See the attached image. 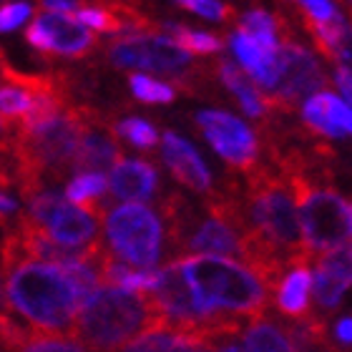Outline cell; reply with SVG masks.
<instances>
[{
	"label": "cell",
	"mask_w": 352,
	"mask_h": 352,
	"mask_svg": "<svg viewBox=\"0 0 352 352\" xmlns=\"http://www.w3.org/2000/svg\"><path fill=\"white\" fill-rule=\"evenodd\" d=\"M162 327H166V320L151 294L98 287L78 309L71 340L91 352H116L133 338Z\"/></svg>",
	"instance_id": "cell-1"
},
{
	"label": "cell",
	"mask_w": 352,
	"mask_h": 352,
	"mask_svg": "<svg viewBox=\"0 0 352 352\" xmlns=\"http://www.w3.org/2000/svg\"><path fill=\"white\" fill-rule=\"evenodd\" d=\"M194 300L212 317L262 320L270 307V287L247 267L221 257L176 259Z\"/></svg>",
	"instance_id": "cell-2"
},
{
	"label": "cell",
	"mask_w": 352,
	"mask_h": 352,
	"mask_svg": "<svg viewBox=\"0 0 352 352\" xmlns=\"http://www.w3.org/2000/svg\"><path fill=\"white\" fill-rule=\"evenodd\" d=\"M8 305L41 332L71 338L76 315L86 297L58 264L21 262L8 270Z\"/></svg>",
	"instance_id": "cell-3"
},
{
	"label": "cell",
	"mask_w": 352,
	"mask_h": 352,
	"mask_svg": "<svg viewBox=\"0 0 352 352\" xmlns=\"http://www.w3.org/2000/svg\"><path fill=\"white\" fill-rule=\"evenodd\" d=\"M289 189H292L297 217H300L302 239L309 257L327 254L352 242V217L350 204L330 189L315 186L307 171L300 169V159L289 156L282 162Z\"/></svg>",
	"instance_id": "cell-4"
},
{
	"label": "cell",
	"mask_w": 352,
	"mask_h": 352,
	"mask_svg": "<svg viewBox=\"0 0 352 352\" xmlns=\"http://www.w3.org/2000/svg\"><path fill=\"white\" fill-rule=\"evenodd\" d=\"M250 81L259 91L267 109L287 111L297 101H302L305 96L320 94V88H324L327 78L307 48L297 43H285L277 48L270 66L250 76Z\"/></svg>",
	"instance_id": "cell-5"
},
{
	"label": "cell",
	"mask_w": 352,
	"mask_h": 352,
	"mask_svg": "<svg viewBox=\"0 0 352 352\" xmlns=\"http://www.w3.org/2000/svg\"><path fill=\"white\" fill-rule=\"evenodd\" d=\"M106 221V236L111 254L139 267V272H151L162 257V221L148 206L124 204L116 206Z\"/></svg>",
	"instance_id": "cell-6"
},
{
	"label": "cell",
	"mask_w": 352,
	"mask_h": 352,
	"mask_svg": "<svg viewBox=\"0 0 352 352\" xmlns=\"http://www.w3.org/2000/svg\"><path fill=\"white\" fill-rule=\"evenodd\" d=\"M109 60L118 68H144L151 74L169 76L184 81L191 71L189 53H184L171 38L146 33V36H121L111 41Z\"/></svg>",
	"instance_id": "cell-7"
},
{
	"label": "cell",
	"mask_w": 352,
	"mask_h": 352,
	"mask_svg": "<svg viewBox=\"0 0 352 352\" xmlns=\"http://www.w3.org/2000/svg\"><path fill=\"white\" fill-rule=\"evenodd\" d=\"M28 217L43 229L53 244L63 250H83L96 239V219L78 206L68 204L56 191H41L30 199Z\"/></svg>",
	"instance_id": "cell-8"
},
{
	"label": "cell",
	"mask_w": 352,
	"mask_h": 352,
	"mask_svg": "<svg viewBox=\"0 0 352 352\" xmlns=\"http://www.w3.org/2000/svg\"><path fill=\"white\" fill-rule=\"evenodd\" d=\"M25 41L33 51L43 53V56H66V58H83L94 51L98 41L88 28L74 18L51 10H38L36 21L30 23L25 30Z\"/></svg>",
	"instance_id": "cell-9"
},
{
	"label": "cell",
	"mask_w": 352,
	"mask_h": 352,
	"mask_svg": "<svg viewBox=\"0 0 352 352\" xmlns=\"http://www.w3.org/2000/svg\"><path fill=\"white\" fill-rule=\"evenodd\" d=\"M199 129L204 131L206 141L217 148L232 166L242 171H252L257 166L259 144L247 124L227 111H201L197 116Z\"/></svg>",
	"instance_id": "cell-10"
},
{
	"label": "cell",
	"mask_w": 352,
	"mask_h": 352,
	"mask_svg": "<svg viewBox=\"0 0 352 352\" xmlns=\"http://www.w3.org/2000/svg\"><path fill=\"white\" fill-rule=\"evenodd\" d=\"M121 162L118 141L109 121L94 109H83V131L74 156V171L81 174H101L103 169Z\"/></svg>",
	"instance_id": "cell-11"
},
{
	"label": "cell",
	"mask_w": 352,
	"mask_h": 352,
	"mask_svg": "<svg viewBox=\"0 0 352 352\" xmlns=\"http://www.w3.org/2000/svg\"><path fill=\"white\" fill-rule=\"evenodd\" d=\"M352 285V250L350 244L335 252H327L317 262L315 300L322 309H332L342 300L345 289Z\"/></svg>",
	"instance_id": "cell-12"
},
{
	"label": "cell",
	"mask_w": 352,
	"mask_h": 352,
	"mask_svg": "<svg viewBox=\"0 0 352 352\" xmlns=\"http://www.w3.org/2000/svg\"><path fill=\"white\" fill-rule=\"evenodd\" d=\"M0 350L3 352H86L76 340L41 330H25L10 315L0 312Z\"/></svg>",
	"instance_id": "cell-13"
},
{
	"label": "cell",
	"mask_w": 352,
	"mask_h": 352,
	"mask_svg": "<svg viewBox=\"0 0 352 352\" xmlns=\"http://www.w3.org/2000/svg\"><path fill=\"white\" fill-rule=\"evenodd\" d=\"M164 162L176 176V182L189 186L194 191H209L212 189V174L197 154V148L189 141H184L176 133H164Z\"/></svg>",
	"instance_id": "cell-14"
},
{
	"label": "cell",
	"mask_w": 352,
	"mask_h": 352,
	"mask_svg": "<svg viewBox=\"0 0 352 352\" xmlns=\"http://www.w3.org/2000/svg\"><path fill=\"white\" fill-rule=\"evenodd\" d=\"M159 174L151 164L136 162V159H121L111 169L109 189L121 201H144L154 194Z\"/></svg>",
	"instance_id": "cell-15"
},
{
	"label": "cell",
	"mask_w": 352,
	"mask_h": 352,
	"mask_svg": "<svg viewBox=\"0 0 352 352\" xmlns=\"http://www.w3.org/2000/svg\"><path fill=\"white\" fill-rule=\"evenodd\" d=\"M309 292H312V274H309L307 264L292 267L285 277L279 279L277 307L289 317H307Z\"/></svg>",
	"instance_id": "cell-16"
},
{
	"label": "cell",
	"mask_w": 352,
	"mask_h": 352,
	"mask_svg": "<svg viewBox=\"0 0 352 352\" xmlns=\"http://www.w3.org/2000/svg\"><path fill=\"white\" fill-rule=\"evenodd\" d=\"M212 350L214 347L199 345L194 340L169 330V327H162V330H148L144 335H139V338H133L131 342H126L116 352H212Z\"/></svg>",
	"instance_id": "cell-17"
},
{
	"label": "cell",
	"mask_w": 352,
	"mask_h": 352,
	"mask_svg": "<svg viewBox=\"0 0 352 352\" xmlns=\"http://www.w3.org/2000/svg\"><path fill=\"white\" fill-rule=\"evenodd\" d=\"M242 352H297L289 330L267 320H254L244 332Z\"/></svg>",
	"instance_id": "cell-18"
},
{
	"label": "cell",
	"mask_w": 352,
	"mask_h": 352,
	"mask_svg": "<svg viewBox=\"0 0 352 352\" xmlns=\"http://www.w3.org/2000/svg\"><path fill=\"white\" fill-rule=\"evenodd\" d=\"M106 176L103 174H78L74 182L68 184L66 197L68 201H74V206L83 209L91 214L94 219L106 217L103 214V194H106Z\"/></svg>",
	"instance_id": "cell-19"
},
{
	"label": "cell",
	"mask_w": 352,
	"mask_h": 352,
	"mask_svg": "<svg viewBox=\"0 0 352 352\" xmlns=\"http://www.w3.org/2000/svg\"><path fill=\"white\" fill-rule=\"evenodd\" d=\"M219 76H221V81L227 83L229 91L239 98L242 109L247 111L250 116L259 118L267 113V106H264L262 96H259V91L254 88V83L247 78L244 71H239V68H236L234 63H229V60H219Z\"/></svg>",
	"instance_id": "cell-20"
},
{
	"label": "cell",
	"mask_w": 352,
	"mask_h": 352,
	"mask_svg": "<svg viewBox=\"0 0 352 352\" xmlns=\"http://www.w3.org/2000/svg\"><path fill=\"white\" fill-rule=\"evenodd\" d=\"M232 48H234L239 63L247 68V74L254 76L270 66V60L274 58L279 43L257 41V38H252V36H247V33H242V30H236L234 36H232Z\"/></svg>",
	"instance_id": "cell-21"
},
{
	"label": "cell",
	"mask_w": 352,
	"mask_h": 352,
	"mask_svg": "<svg viewBox=\"0 0 352 352\" xmlns=\"http://www.w3.org/2000/svg\"><path fill=\"white\" fill-rule=\"evenodd\" d=\"M330 96L327 91H320V94L309 96L305 109H302V116L307 121L309 129H315L317 133H324V136H342V133L335 129L330 118Z\"/></svg>",
	"instance_id": "cell-22"
},
{
	"label": "cell",
	"mask_w": 352,
	"mask_h": 352,
	"mask_svg": "<svg viewBox=\"0 0 352 352\" xmlns=\"http://www.w3.org/2000/svg\"><path fill=\"white\" fill-rule=\"evenodd\" d=\"M174 36V43L184 53H219L221 51V38L212 33H201V30H191L186 25H166Z\"/></svg>",
	"instance_id": "cell-23"
},
{
	"label": "cell",
	"mask_w": 352,
	"mask_h": 352,
	"mask_svg": "<svg viewBox=\"0 0 352 352\" xmlns=\"http://www.w3.org/2000/svg\"><path fill=\"white\" fill-rule=\"evenodd\" d=\"M279 28H282V21H279L277 15L262 10V8L250 10V13L242 18V23H239V30H242V33L257 38V41H267V43H277Z\"/></svg>",
	"instance_id": "cell-24"
},
{
	"label": "cell",
	"mask_w": 352,
	"mask_h": 352,
	"mask_svg": "<svg viewBox=\"0 0 352 352\" xmlns=\"http://www.w3.org/2000/svg\"><path fill=\"white\" fill-rule=\"evenodd\" d=\"M116 136H124L129 144H133L136 148H144V151H151L159 141V133L151 124H146L144 118H126L113 129Z\"/></svg>",
	"instance_id": "cell-25"
},
{
	"label": "cell",
	"mask_w": 352,
	"mask_h": 352,
	"mask_svg": "<svg viewBox=\"0 0 352 352\" xmlns=\"http://www.w3.org/2000/svg\"><path fill=\"white\" fill-rule=\"evenodd\" d=\"M129 83H131L133 96L144 103H169V101H174V96H176L174 86L154 81V78L141 76V74H133L131 78H129Z\"/></svg>",
	"instance_id": "cell-26"
},
{
	"label": "cell",
	"mask_w": 352,
	"mask_h": 352,
	"mask_svg": "<svg viewBox=\"0 0 352 352\" xmlns=\"http://www.w3.org/2000/svg\"><path fill=\"white\" fill-rule=\"evenodd\" d=\"M179 8H186L191 13H199L212 21H229L234 18V8L224 6V3H212V0H182Z\"/></svg>",
	"instance_id": "cell-27"
},
{
	"label": "cell",
	"mask_w": 352,
	"mask_h": 352,
	"mask_svg": "<svg viewBox=\"0 0 352 352\" xmlns=\"http://www.w3.org/2000/svg\"><path fill=\"white\" fill-rule=\"evenodd\" d=\"M30 13H33V8L25 6V3H6V6H0V33L18 28L21 23H25V18Z\"/></svg>",
	"instance_id": "cell-28"
},
{
	"label": "cell",
	"mask_w": 352,
	"mask_h": 352,
	"mask_svg": "<svg viewBox=\"0 0 352 352\" xmlns=\"http://www.w3.org/2000/svg\"><path fill=\"white\" fill-rule=\"evenodd\" d=\"M330 118L340 133H352V109L335 94L330 96Z\"/></svg>",
	"instance_id": "cell-29"
},
{
	"label": "cell",
	"mask_w": 352,
	"mask_h": 352,
	"mask_svg": "<svg viewBox=\"0 0 352 352\" xmlns=\"http://www.w3.org/2000/svg\"><path fill=\"white\" fill-rule=\"evenodd\" d=\"M332 60L340 66L338 71H342V74L352 81V28H347V33L342 36V41H340L338 51H335Z\"/></svg>",
	"instance_id": "cell-30"
},
{
	"label": "cell",
	"mask_w": 352,
	"mask_h": 352,
	"mask_svg": "<svg viewBox=\"0 0 352 352\" xmlns=\"http://www.w3.org/2000/svg\"><path fill=\"white\" fill-rule=\"evenodd\" d=\"M300 10L309 21H330V18L338 15V8L332 6V3H312V0L300 3Z\"/></svg>",
	"instance_id": "cell-31"
},
{
	"label": "cell",
	"mask_w": 352,
	"mask_h": 352,
	"mask_svg": "<svg viewBox=\"0 0 352 352\" xmlns=\"http://www.w3.org/2000/svg\"><path fill=\"white\" fill-rule=\"evenodd\" d=\"M338 340L340 342H345V345H352V320L345 317V320H340L338 322Z\"/></svg>",
	"instance_id": "cell-32"
},
{
	"label": "cell",
	"mask_w": 352,
	"mask_h": 352,
	"mask_svg": "<svg viewBox=\"0 0 352 352\" xmlns=\"http://www.w3.org/2000/svg\"><path fill=\"white\" fill-rule=\"evenodd\" d=\"M335 78H338V86H340V91H342V96L347 98V106L352 109V81L347 78L345 74H342V71H338V76H335Z\"/></svg>",
	"instance_id": "cell-33"
},
{
	"label": "cell",
	"mask_w": 352,
	"mask_h": 352,
	"mask_svg": "<svg viewBox=\"0 0 352 352\" xmlns=\"http://www.w3.org/2000/svg\"><path fill=\"white\" fill-rule=\"evenodd\" d=\"M15 209V201L13 199H8L6 194H0V221H6L8 214H13Z\"/></svg>",
	"instance_id": "cell-34"
},
{
	"label": "cell",
	"mask_w": 352,
	"mask_h": 352,
	"mask_svg": "<svg viewBox=\"0 0 352 352\" xmlns=\"http://www.w3.org/2000/svg\"><path fill=\"white\" fill-rule=\"evenodd\" d=\"M0 305H3V287H0Z\"/></svg>",
	"instance_id": "cell-35"
},
{
	"label": "cell",
	"mask_w": 352,
	"mask_h": 352,
	"mask_svg": "<svg viewBox=\"0 0 352 352\" xmlns=\"http://www.w3.org/2000/svg\"><path fill=\"white\" fill-rule=\"evenodd\" d=\"M0 66H3V56H0Z\"/></svg>",
	"instance_id": "cell-36"
},
{
	"label": "cell",
	"mask_w": 352,
	"mask_h": 352,
	"mask_svg": "<svg viewBox=\"0 0 352 352\" xmlns=\"http://www.w3.org/2000/svg\"><path fill=\"white\" fill-rule=\"evenodd\" d=\"M350 217H352V204H350Z\"/></svg>",
	"instance_id": "cell-37"
}]
</instances>
